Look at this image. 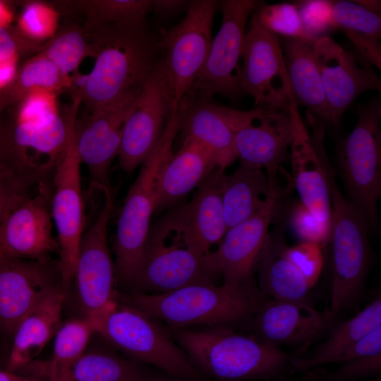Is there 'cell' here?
<instances>
[{"label": "cell", "mask_w": 381, "mask_h": 381, "mask_svg": "<svg viewBox=\"0 0 381 381\" xmlns=\"http://www.w3.org/2000/svg\"><path fill=\"white\" fill-rule=\"evenodd\" d=\"M84 28L95 62L76 97L92 113L141 93L163 56L147 22Z\"/></svg>", "instance_id": "1"}, {"label": "cell", "mask_w": 381, "mask_h": 381, "mask_svg": "<svg viewBox=\"0 0 381 381\" xmlns=\"http://www.w3.org/2000/svg\"><path fill=\"white\" fill-rule=\"evenodd\" d=\"M269 299L255 279L241 284H195L162 294H117L116 301L169 327L242 329Z\"/></svg>", "instance_id": "2"}, {"label": "cell", "mask_w": 381, "mask_h": 381, "mask_svg": "<svg viewBox=\"0 0 381 381\" xmlns=\"http://www.w3.org/2000/svg\"><path fill=\"white\" fill-rule=\"evenodd\" d=\"M202 374L215 381H279L296 356L230 327H167Z\"/></svg>", "instance_id": "3"}, {"label": "cell", "mask_w": 381, "mask_h": 381, "mask_svg": "<svg viewBox=\"0 0 381 381\" xmlns=\"http://www.w3.org/2000/svg\"><path fill=\"white\" fill-rule=\"evenodd\" d=\"M207 255L198 250L181 207L169 212L150 227L129 293L162 294L191 284H214L218 277Z\"/></svg>", "instance_id": "4"}, {"label": "cell", "mask_w": 381, "mask_h": 381, "mask_svg": "<svg viewBox=\"0 0 381 381\" xmlns=\"http://www.w3.org/2000/svg\"><path fill=\"white\" fill-rule=\"evenodd\" d=\"M180 130L179 110L172 113L159 143L141 164L118 219L113 248L117 282L129 286L141 264L152 214L155 212L159 177L173 153Z\"/></svg>", "instance_id": "5"}, {"label": "cell", "mask_w": 381, "mask_h": 381, "mask_svg": "<svg viewBox=\"0 0 381 381\" xmlns=\"http://www.w3.org/2000/svg\"><path fill=\"white\" fill-rule=\"evenodd\" d=\"M325 173L331 205L332 288L329 310L338 314L358 299L369 270L371 251L367 221L342 195L326 157Z\"/></svg>", "instance_id": "6"}, {"label": "cell", "mask_w": 381, "mask_h": 381, "mask_svg": "<svg viewBox=\"0 0 381 381\" xmlns=\"http://www.w3.org/2000/svg\"><path fill=\"white\" fill-rule=\"evenodd\" d=\"M114 347L131 359L152 365L170 377L207 380L157 319L130 306L116 303L95 327Z\"/></svg>", "instance_id": "7"}, {"label": "cell", "mask_w": 381, "mask_h": 381, "mask_svg": "<svg viewBox=\"0 0 381 381\" xmlns=\"http://www.w3.org/2000/svg\"><path fill=\"white\" fill-rule=\"evenodd\" d=\"M217 109L233 132L241 165L265 169L272 188L283 193L281 164L288 157L293 135L289 111L272 106L240 111L217 105Z\"/></svg>", "instance_id": "8"}, {"label": "cell", "mask_w": 381, "mask_h": 381, "mask_svg": "<svg viewBox=\"0 0 381 381\" xmlns=\"http://www.w3.org/2000/svg\"><path fill=\"white\" fill-rule=\"evenodd\" d=\"M357 122L338 143L337 157L351 202L373 227L381 195V102L375 97L356 107Z\"/></svg>", "instance_id": "9"}, {"label": "cell", "mask_w": 381, "mask_h": 381, "mask_svg": "<svg viewBox=\"0 0 381 381\" xmlns=\"http://www.w3.org/2000/svg\"><path fill=\"white\" fill-rule=\"evenodd\" d=\"M219 4L214 0L191 1L183 19L158 37L173 113L190 92L207 60Z\"/></svg>", "instance_id": "10"}, {"label": "cell", "mask_w": 381, "mask_h": 381, "mask_svg": "<svg viewBox=\"0 0 381 381\" xmlns=\"http://www.w3.org/2000/svg\"><path fill=\"white\" fill-rule=\"evenodd\" d=\"M79 107L78 104L70 106L68 138L52 176V216L57 234L58 265L64 290L73 281L85 226L82 164L75 147L73 132Z\"/></svg>", "instance_id": "11"}, {"label": "cell", "mask_w": 381, "mask_h": 381, "mask_svg": "<svg viewBox=\"0 0 381 381\" xmlns=\"http://www.w3.org/2000/svg\"><path fill=\"white\" fill-rule=\"evenodd\" d=\"M104 202L80 245L73 280H75L83 317L96 326L116 302L115 264L107 241V230L114 200L111 188L102 190Z\"/></svg>", "instance_id": "12"}, {"label": "cell", "mask_w": 381, "mask_h": 381, "mask_svg": "<svg viewBox=\"0 0 381 381\" xmlns=\"http://www.w3.org/2000/svg\"><path fill=\"white\" fill-rule=\"evenodd\" d=\"M256 1H219L221 28L212 39L207 60L186 97L210 99L217 94L234 99L241 91L239 77L246 27Z\"/></svg>", "instance_id": "13"}, {"label": "cell", "mask_w": 381, "mask_h": 381, "mask_svg": "<svg viewBox=\"0 0 381 381\" xmlns=\"http://www.w3.org/2000/svg\"><path fill=\"white\" fill-rule=\"evenodd\" d=\"M289 111L293 128L290 158L294 185L301 202L330 234V197L324 168L327 156L324 147L325 123L308 110L306 119L311 126L309 131L293 99Z\"/></svg>", "instance_id": "14"}, {"label": "cell", "mask_w": 381, "mask_h": 381, "mask_svg": "<svg viewBox=\"0 0 381 381\" xmlns=\"http://www.w3.org/2000/svg\"><path fill=\"white\" fill-rule=\"evenodd\" d=\"M244 38L239 85L258 106L289 111L293 99L281 42L251 15Z\"/></svg>", "instance_id": "15"}, {"label": "cell", "mask_w": 381, "mask_h": 381, "mask_svg": "<svg viewBox=\"0 0 381 381\" xmlns=\"http://www.w3.org/2000/svg\"><path fill=\"white\" fill-rule=\"evenodd\" d=\"M337 316L329 310H318L311 303L269 298L242 329L269 345L291 348L301 356L329 331Z\"/></svg>", "instance_id": "16"}, {"label": "cell", "mask_w": 381, "mask_h": 381, "mask_svg": "<svg viewBox=\"0 0 381 381\" xmlns=\"http://www.w3.org/2000/svg\"><path fill=\"white\" fill-rule=\"evenodd\" d=\"M172 113L162 56L125 123L117 155L123 171L131 174L143 164L161 139Z\"/></svg>", "instance_id": "17"}, {"label": "cell", "mask_w": 381, "mask_h": 381, "mask_svg": "<svg viewBox=\"0 0 381 381\" xmlns=\"http://www.w3.org/2000/svg\"><path fill=\"white\" fill-rule=\"evenodd\" d=\"M59 265L48 258H0V332L13 336L20 322L57 288Z\"/></svg>", "instance_id": "18"}, {"label": "cell", "mask_w": 381, "mask_h": 381, "mask_svg": "<svg viewBox=\"0 0 381 381\" xmlns=\"http://www.w3.org/2000/svg\"><path fill=\"white\" fill-rule=\"evenodd\" d=\"M140 95L126 97L75 121L74 140L80 162L87 169L91 186L100 191L110 188L111 166L118 155L125 123Z\"/></svg>", "instance_id": "19"}, {"label": "cell", "mask_w": 381, "mask_h": 381, "mask_svg": "<svg viewBox=\"0 0 381 381\" xmlns=\"http://www.w3.org/2000/svg\"><path fill=\"white\" fill-rule=\"evenodd\" d=\"M50 184H40L0 222V250L4 256L43 260L58 250L53 236Z\"/></svg>", "instance_id": "20"}, {"label": "cell", "mask_w": 381, "mask_h": 381, "mask_svg": "<svg viewBox=\"0 0 381 381\" xmlns=\"http://www.w3.org/2000/svg\"><path fill=\"white\" fill-rule=\"evenodd\" d=\"M314 55L331 123L337 125L360 95L369 90L380 91V77L369 66H361L353 53L329 36H322L315 42Z\"/></svg>", "instance_id": "21"}, {"label": "cell", "mask_w": 381, "mask_h": 381, "mask_svg": "<svg viewBox=\"0 0 381 381\" xmlns=\"http://www.w3.org/2000/svg\"><path fill=\"white\" fill-rule=\"evenodd\" d=\"M280 195L259 212L229 228L217 249L207 255L214 274L224 283L241 284L254 279L257 262L269 237V228Z\"/></svg>", "instance_id": "22"}, {"label": "cell", "mask_w": 381, "mask_h": 381, "mask_svg": "<svg viewBox=\"0 0 381 381\" xmlns=\"http://www.w3.org/2000/svg\"><path fill=\"white\" fill-rule=\"evenodd\" d=\"M217 166L213 154L195 140L186 138L159 174L155 211L176 204L198 186Z\"/></svg>", "instance_id": "23"}, {"label": "cell", "mask_w": 381, "mask_h": 381, "mask_svg": "<svg viewBox=\"0 0 381 381\" xmlns=\"http://www.w3.org/2000/svg\"><path fill=\"white\" fill-rule=\"evenodd\" d=\"M182 140L191 138L206 147L219 169L225 170L236 159L234 134L210 99L185 97L180 103Z\"/></svg>", "instance_id": "24"}, {"label": "cell", "mask_w": 381, "mask_h": 381, "mask_svg": "<svg viewBox=\"0 0 381 381\" xmlns=\"http://www.w3.org/2000/svg\"><path fill=\"white\" fill-rule=\"evenodd\" d=\"M65 290L60 286L48 295L20 322L13 335L7 370L16 373L36 357L61 325Z\"/></svg>", "instance_id": "25"}, {"label": "cell", "mask_w": 381, "mask_h": 381, "mask_svg": "<svg viewBox=\"0 0 381 381\" xmlns=\"http://www.w3.org/2000/svg\"><path fill=\"white\" fill-rule=\"evenodd\" d=\"M224 175V170L217 167L198 186L190 202L180 207L196 247L205 255L227 231L222 202Z\"/></svg>", "instance_id": "26"}, {"label": "cell", "mask_w": 381, "mask_h": 381, "mask_svg": "<svg viewBox=\"0 0 381 381\" xmlns=\"http://www.w3.org/2000/svg\"><path fill=\"white\" fill-rule=\"evenodd\" d=\"M286 247L281 235H269L255 268L258 287L271 299L311 303V288L288 258Z\"/></svg>", "instance_id": "27"}, {"label": "cell", "mask_w": 381, "mask_h": 381, "mask_svg": "<svg viewBox=\"0 0 381 381\" xmlns=\"http://www.w3.org/2000/svg\"><path fill=\"white\" fill-rule=\"evenodd\" d=\"M314 43L284 37L281 43L292 97L296 104L330 123L329 111L314 55Z\"/></svg>", "instance_id": "28"}, {"label": "cell", "mask_w": 381, "mask_h": 381, "mask_svg": "<svg viewBox=\"0 0 381 381\" xmlns=\"http://www.w3.org/2000/svg\"><path fill=\"white\" fill-rule=\"evenodd\" d=\"M381 326V299L377 297L349 320L335 323L324 340L309 355L294 356L291 373H305L318 366L336 363L338 358L357 341Z\"/></svg>", "instance_id": "29"}, {"label": "cell", "mask_w": 381, "mask_h": 381, "mask_svg": "<svg viewBox=\"0 0 381 381\" xmlns=\"http://www.w3.org/2000/svg\"><path fill=\"white\" fill-rule=\"evenodd\" d=\"M275 195L262 169L241 165L222 183V202L227 230L262 210Z\"/></svg>", "instance_id": "30"}, {"label": "cell", "mask_w": 381, "mask_h": 381, "mask_svg": "<svg viewBox=\"0 0 381 381\" xmlns=\"http://www.w3.org/2000/svg\"><path fill=\"white\" fill-rule=\"evenodd\" d=\"M335 29L353 43L368 64L381 68V18L356 1H332Z\"/></svg>", "instance_id": "31"}, {"label": "cell", "mask_w": 381, "mask_h": 381, "mask_svg": "<svg viewBox=\"0 0 381 381\" xmlns=\"http://www.w3.org/2000/svg\"><path fill=\"white\" fill-rule=\"evenodd\" d=\"M107 350L85 351L73 366L68 381H160V370Z\"/></svg>", "instance_id": "32"}, {"label": "cell", "mask_w": 381, "mask_h": 381, "mask_svg": "<svg viewBox=\"0 0 381 381\" xmlns=\"http://www.w3.org/2000/svg\"><path fill=\"white\" fill-rule=\"evenodd\" d=\"M52 4L60 14L79 16L84 27L105 24H138L146 23L150 13L151 0H66Z\"/></svg>", "instance_id": "33"}, {"label": "cell", "mask_w": 381, "mask_h": 381, "mask_svg": "<svg viewBox=\"0 0 381 381\" xmlns=\"http://www.w3.org/2000/svg\"><path fill=\"white\" fill-rule=\"evenodd\" d=\"M71 86V76L64 75L47 59L36 54L17 71L8 84L0 89V112L16 105L28 95L37 90L59 93Z\"/></svg>", "instance_id": "34"}, {"label": "cell", "mask_w": 381, "mask_h": 381, "mask_svg": "<svg viewBox=\"0 0 381 381\" xmlns=\"http://www.w3.org/2000/svg\"><path fill=\"white\" fill-rule=\"evenodd\" d=\"M94 333V324L84 317L61 324L54 336L49 381H68L73 366L86 351Z\"/></svg>", "instance_id": "35"}, {"label": "cell", "mask_w": 381, "mask_h": 381, "mask_svg": "<svg viewBox=\"0 0 381 381\" xmlns=\"http://www.w3.org/2000/svg\"><path fill=\"white\" fill-rule=\"evenodd\" d=\"M51 61L64 75L75 71L82 61L95 57V52L84 26L68 23L43 44L37 53Z\"/></svg>", "instance_id": "36"}, {"label": "cell", "mask_w": 381, "mask_h": 381, "mask_svg": "<svg viewBox=\"0 0 381 381\" xmlns=\"http://www.w3.org/2000/svg\"><path fill=\"white\" fill-rule=\"evenodd\" d=\"M252 16L263 28L276 35L314 42L303 28L298 7L295 4L269 5L256 1Z\"/></svg>", "instance_id": "37"}, {"label": "cell", "mask_w": 381, "mask_h": 381, "mask_svg": "<svg viewBox=\"0 0 381 381\" xmlns=\"http://www.w3.org/2000/svg\"><path fill=\"white\" fill-rule=\"evenodd\" d=\"M60 16L50 2L25 1L16 29L28 40L43 44L57 32Z\"/></svg>", "instance_id": "38"}, {"label": "cell", "mask_w": 381, "mask_h": 381, "mask_svg": "<svg viewBox=\"0 0 381 381\" xmlns=\"http://www.w3.org/2000/svg\"><path fill=\"white\" fill-rule=\"evenodd\" d=\"M381 373V353L342 363L333 371H306L304 377L308 381H357L375 376Z\"/></svg>", "instance_id": "39"}, {"label": "cell", "mask_w": 381, "mask_h": 381, "mask_svg": "<svg viewBox=\"0 0 381 381\" xmlns=\"http://www.w3.org/2000/svg\"><path fill=\"white\" fill-rule=\"evenodd\" d=\"M57 94L42 90L28 95L16 104L13 118L22 122L42 123L60 115Z\"/></svg>", "instance_id": "40"}, {"label": "cell", "mask_w": 381, "mask_h": 381, "mask_svg": "<svg viewBox=\"0 0 381 381\" xmlns=\"http://www.w3.org/2000/svg\"><path fill=\"white\" fill-rule=\"evenodd\" d=\"M303 28L313 42L335 29L332 16V1H303L296 4Z\"/></svg>", "instance_id": "41"}, {"label": "cell", "mask_w": 381, "mask_h": 381, "mask_svg": "<svg viewBox=\"0 0 381 381\" xmlns=\"http://www.w3.org/2000/svg\"><path fill=\"white\" fill-rule=\"evenodd\" d=\"M286 254L307 281L310 288L317 283L323 267L322 248L316 243L301 242L286 247Z\"/></svg>", "instance_id": "42"}, {"label": "cell", "mask_w": 381, "mask_h": 381, "mask_svg": "<svg viewBox=\"0 0 381 381\" xmlns=\"http://www.w3.org/2000/svg\"><path fill=\"white\" fill-rule=\"evenodd\" d=\"M291 222L294 229L303 242L314 243L322 248L329 241V233L301 202L294 207Z\"/></svg>", "instance_id": "43"}, {"label": "cell", "mask_w": 381, "mask_h": 381, "mask_svg": "<svg viewBox=\"0 0 381 381\" xmlns=\"http://www.w3.org/2000/svg\"><path fill=\"white\" fill-rule=\"evenodd\" d=\"M42 45L25 38L16 28L0 25V61L17 59L21 54H37Z\"/></svg>", "instance_id": "44"}, {"label": "cell", "mask_w": 381, "mask_h": 381, "mask_svg": "<svg viewBox=\"0 0 381 381\" xmlns=\"http://www.w3.org/2000/svg\"><path fill=\"white\" fill-rule=\"evenodd\" d=\"M36 188L13 176L0 172V222Z\"/></svg>", "instance_id": "45"}, {"label": "cell", "mask_w": 381, "mask_h": 381, "mask_svg": "<svg viewBox=\"0 0 381 381\" xmlns=\"http://www.w3.org/2000/svg\"><path fill=\"white\" fill-rule=\"evenodd\" d=\"M380 353H381V326L353 344L338 358L336 363L342 364Z\"/></svg>", "instance_id": "46"}, {"label": "cell", "mask_w": 381, "mask_h": 381, "mask_svg": "<svg viewBox=\"0 0 381 381\" xmlns=\"http://www.w3.org/2000/svg\"><path fill=\"white\" fill-rule=\"evenodd\" d=\"M191 1L184 0H151L150 13L161 16H169L181 12L189 7Z\"/></svg>", "instance_id": "47"}, {"label": "cell", "mask_w": 381, "mask_h": 381, "mask_svg": "<svg viewBox=\"0 0 381 381\" xmlns=\"http://www.w3.org/2000/svg\"><path fill=\"white\" fill-rule=\"evenodd\" d=\"M17 59L0 61V89L5 87L14 77Z\"/></svg>", "instance_id": "48"}, {"label": "cell", "mask_w": 381, "mask_h": 381, "mask_svg": "<svg viewBox=\"0 0 381 381\" xmlns=\"http://www.w3.org/2000/svg\"><path fill=\"white\" fill-rule=\"evenodd\" d=\"M28 378L7 370H0V381H26Z\"/></svg>", "instance_id": "49"}, {"label": "cell", "mask_w": 381, "mask_h": 381, "mask_svg": "<svg viewBox=\"0 0 381 381\" xmlns=\"http://www.w3.org/2000/svg\"><path fill=\"white\" fill-rule=\"evenodd\" d=\"M365 8L380 14V1H356Z\"/></svg>", "instance_id": "50"}, {"label": "cell", "mask_w": 381, "mask_h": 381, "mask_svg": "<svg viewBox=\"0 0 381 381\" xmlns=\"http://www.w3.org/2000/svg\"><path fill=\"white\" fill-rule=\"evenodd\" d=\"M11 18V14L3 2L0 1V25L7 26Z\"/></svg>", "instance_id": "51"}, {"label": "cell", "mask_w": 381, "mask_h": 381, "mask_svg": "<svg viewBox=\"0 0 381 381\" xmlns=\"http://www.w3.org/2000/svg\"><path fill=\"white\" fill-rule=\"evenodd\" d=\"M160 381H215L214 380H210V379H207V380H183V379H179V378H175V377H168L164 380H162Z\"/></svg>", "instance_id": "52"}, {"label": "cell", "mask_w": 381, "mask_h": 381, "mask_svg": "<svg viewBox=\"0 0 381 381\" xmlns=\"http://www.w3.org/2000/svg\"><path fill=\"white\" fill-rule=\"evenodd\" d=\"M26 381H46V380H38V379L30 378L29 377Z\"/></svg>", "instance_id": "53"}, {"label": "cell", "mask_w": 381, "mask_h": 381, "mask_svg": "<svg viewBox=\"0 0 381 381\" xmlns=\"http://www.w3.org/2000/svg\"><path fill=\"white\" fill-rule=\"evenodd\" d=\"M371 381H381V379L380 377H377L375 379L371 380Z\"/></svg>", "instance_id": "54"}, {"label": "cell", "mask_w": 381, "mask_h": 381, "mask_svg": "<svg viewBox=\"0 0 381 381\" xmlns=\"http://www.w3.org/2000/svg\"><path fill=\"white\" fill-rule=\"evenodd\" d=\"M4 257V255L2 254L1 251L0 250V258Z\"/></svg>", "instance_id": "55"}]
</instances>
